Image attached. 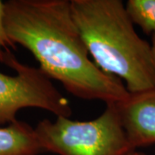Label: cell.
<instances>
[{
  "label": "cell",
  "instance_id": "obj_1",
  "mask_svg": "<svg viewBox=\"0 0 155 155\" xmlns=\"http://www.w3.org/2000/svg\"><path fill=\"white\" fill-rule=\"evenodd\" d=\"M5 27L11 42L28 49L39 68L73 96L106 104L128 97L119 78L102 71L90 59L72 17L71 0L7 1Z\"/></svg>",
  "mask_w": 155,
  "mask_h": 155
},
{
  "label": "cell",
  "instance_id": "obj_2",
  "mask_svg": "<svg viewBox=\"0 0 155 155\" xmlns=\"http://www.w3.org/2000/svg\"><path fill=\"white\" fill-rule=\"evenodd\" d=\"M72 17L102 71L126 83L129 93L155 88L151 43L136 33L121 0H71Z\"/></svg>",
  "mask_w": 155,
  "mask_h": 155
},
{
  "label": "cell",
  "instance_id": "obj_3",
  "mask_svg": "<svg viewBox=\"0 0 155 155\" xmlns=\"http://www.w3.org/2000/svg\"><path fill=\"white\" fill-rule=\"evenodd\" d=\"M42 152L59 155H128L131 148L116 104L91 121H73L57 116L44 119L35 127Z\"/></svg>",
  "mask_w": 155,
  "mask_h": 155
},
{
  "label": "cell",
  "instance_id": "obj_4",
  "mask_svg": "<svg viewBox=\"0 0 155 155\" xmlns=\"http://www.w3.org/2000/svg\"><path fill=\"white\" fill-rule=\"evenodd\" d=\"M16 72L15 76L0 72V126L17 122V114L24 108H38L56 116L70 117L69 101L39 67L18 61L11 52L5 63Z\"/></svg>",
  "mask_w": 155,
  "mask_h": 155
},
{
  "label": "cell",
  "instance_id": "obj_5",
  "mask_svg": "<svg viewBox=\"0 0 155 155\" xmlns=\"http://www.w3.org/2000/svg\"><path fill=\"white\" fill-rule=\"evenodd\" d=\"M131 148L155 144V88L129 93L116 104Z\"/></svg>",
  "mask_w": 155,
  "mask_h": 155
},
{
  "label": "cell",
  "instance_id": "obj_6",
  "mask_svg": "<svg viewBox=\"0 0 155 155\" xmlns=\"http://www.w3.org/2000/svg\"><path fill=\"white\" fill-rule=\"evenodd\" d=\"M43 153L35 127L17 121L0 127V155H38Z\"/></svg>",
  "mask_w": 155,
  "mask_h": 155
},
{
  "label": "cell",
  "instance_id": "obj_7",
  "mask_svg": "<svg viewBox=\"0 0 155 155\" xmlns=\"http://www.w3.org/2000/svg\"><path fill=\"white\" fill-rule=\"evenodd\" d=\"M125 7L134 24L147 35L155 34V0H128Z\"/></svg>",
  "mask_w": 155,
  "mask_h": 155
},
{
  "label": "cell",
  "instance_id": "obj_8",
  "mask_svg": "<svg viewBox=\"0 0 155 155\" xmlns=\"http://www.w3.org/2000/svg\"><path fill=\"white\" fill-rule=\"evenodd\" d=\"M10 48H16L6 33L5 27V3L0 1V62L5 63L6 54L11 52Z\"/></svg>",
  "mask_w": 155,
  "mask_h": 155
},
{
  "label": "cell",
  "instance_id": "obj_9",
  "mask_svg": "<svg viewBox=\"0 0 155 155\" xmlns=\"http://www.w3.org/2000/svg\"><path fill=\"white\" fill-rule=\"evenodd\" d=\"M151 46H152V52H153V67H154V73H155V34L152 35V41H151Z\"/></svg>",
  "mask_w": 155,
  "mask_h": 155
},
{
  "label": "cell",
  "instance_id": "obj_10",
  "mask_svg": "<svg viewBox=\"0 0 155 155\" xmlns=\"http://www.w3.org/2000/svg\"><path fill=\"white\" fill-rule=\"evenodd\" d=\"M128 155H147L145 154L144 153H141V152H136V151H133L132 153H130Z\"/></svg>",
  "mask_w": 155,
  "mask_h": 155
}]
</instances>
